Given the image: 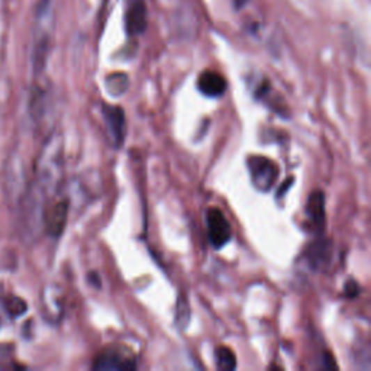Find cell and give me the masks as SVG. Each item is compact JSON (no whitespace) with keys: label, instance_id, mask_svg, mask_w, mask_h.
<instances>
[{"label":"cell","instance_id":"6da1fadb","mask_svg":"<svg viewBox=\"0 0 371 371\" xmlns=\"http://www.w3.org/2000/svg\"><path fill=\"white\" fill-rule=\"evenodd\" d=\"M93 368L97 371H108V370L129 371L136 368V360L128 348L109 347L103 349L96 357Z\"/></svg>","mask_w":371,"mask_h":371},{"label":"cell","instance_id":"7a4b0ae2","mask_svg":"<svg viewBox=\"0 0 371 371\" xmlns=\"http://www.w3.org/2000/svg\"><path fill=\"white\" fill-rule=\"evenodd\" d=\"M248 170L254 187L260 191H269L277 182L278 167L266 157H251L248 160Z\"/></svg>","mask_w":371,"mask_h":371},{"label":"cell","instance_id":"3957f363","mask_svg":"<svg viewBox=\"0 0 371 371\" xmlns=\"http://www.w3.org/2000/svg\"><path fill=\"white\" fill-rule=\"evenodd\" d=\"M206 225H207V237L215 248H222L232 237V229L229 225L223 212L218 207H210L206 214Z\"/></svg>","mask_w":371,"mask_h":371},{"label":"cell","instance_id":"277c9868","mask_svg":"<svg viewBox=\"0 0 371 371\" xmlns=\"http://www.w3.org/2000/svg\"><path fill=\"white\" fill-rule=\"evenodd\" d=\"M68 200H58L52 206L45 207L44 226L48 235L58 238L63 234L68 219Z\"/></svg>","mask_w":371,"mask_h":371},{"label":"cell","instance_id":"5b68a950","mask_svg":"<svg viewBox=\"0 0 371 371\" xmlns=\"http://www.w3.org/2000/svg\"><path fill=\"white\" fill-rule=\"evenodd\" d=\"M148 24V10L144 0H131L125 10V31L129 37L141 35Z\"/></svg>","mask_w":371,"mask_h":371},{"label":"cell","instance_id":"8992f818","mask_svg":"<svg viewBox=\"0 0 371 371\" xmlns=\"http://www.w3.org/2000/svg\"><path fill=\"white\" fill-rule=\"evenodd\" d=\"M103 118L106 120V127H108L109 135L113 141L115 147H119L123 143V139H125V127H127L125 113H123V111L118 108V106L104 104Z\"/></svg>","mask_w":371,"mask_h":371},{"label":"cell","instance_id":"52a82bcc","mask_svg":"<svg viewBox=\"0 0 371 371\" xmlns=\"http://www.w3.org/2000/svg\"><path fill=\"white\" fill-rule=\"evenodd\" d=\"M226 80L222 74L206 70L198 79V89L203 96L207 97H219L226 90Z\"/></svg>","mask_w":371,"mask_h":371},{"label":"cell","instance_id":"ba28073f","mask_svg":"<svg viewBox=\"0 0 371 371\" xmlns=\"http://www.w3.org/2000/svg\"><path fill=\"white\" fill-rule=\"evenodd\" d=\"M306 214L309 216V221L315 226H324L325 221V196L321 190H315L308 200Z\"/></svg>","mask_w":371,"mask_h":371},{"label":"cell","instance_id":"9c48e42d","mask_svg":"<svg viewBox=\"0 0 371 371\" xmlns=\"http://www.w3.org/2000/svg\"><path fill=\"white\" fill-rule=\"evenodd\" d=\"M215 361H216V367L219 370H225V371H232L237 368V357H235V352L228 348V347H219L215 352Z\"/></svg>","mask_w":371,"mask_h":371},{"label":"cell","instance_id":"30bf717a","mask_svg":"<svg viewBox=\"0 0 371 371\" xmlns=\"http://www.w3.org/2000/svg\"><path fill=\"white\" fill-rule=\"evenodd\" d=\"M106 87L112 96H120L128 89V77L123 73H115L106 79Z\"/></svg>","mask_w":371,"mask_h":371},{"label":"cell","instance_id":"8fae6325","mask_svg":"<svg viewBox=\"0 0 371 371\" xmlns=\"http://www.w3.org/2000/svg\"><path fill=\"white\" fill-rule=\"evenodd\" d=\"M328 245H325V242L319 244V242H315L310 248L309 253V260L312 266H317V264H325L326 258H329V253H328Z\"/></svg>","mask_w":371,"mask_h":371},{"label":"cell","instance_id":"7c38bea8","mask_svg":"<svg viewBox=\"0 0 371 371\" xmlns=\"http://www.w3.org/2000/svg\"><path fill=\"white\" fill-rule=\"evenodd\" d=\"M5 308L8 310V313L12 316V317H16V316H21L26 312L28 306L26 303L24 302L22 299L16 297V296H10L5 300Z\"/></svg>","mask_w":371,"mask_h":371},{"label":"cell","instance_id":"4fadbf2b","mask_svg":"<svg viewBox=\"0 0 371 371\" xmlns=\"http://www.w3.org/2000/svg\"><path fill=\"white\" fill-rule=\"evenodd\" d=\"M345 293L349 296V297H354V296H357V293H358V285H357V283L356 281H348L347 283V286H345Z\"/></svg>","mask_w":371,"mask_h":371}]
</instances>
